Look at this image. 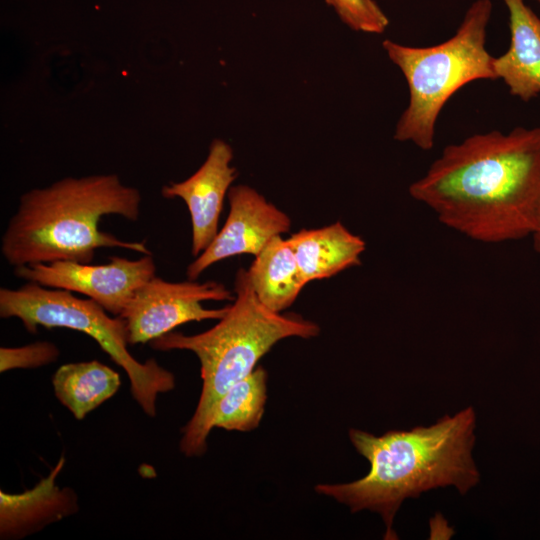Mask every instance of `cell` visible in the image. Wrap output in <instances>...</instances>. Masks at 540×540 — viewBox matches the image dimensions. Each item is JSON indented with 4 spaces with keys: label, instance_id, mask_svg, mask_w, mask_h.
<instances>
[{
    "label": "cell",
    "instance_id": "cell-11",
    "mask_svg": "<svg viewBox=\"0 0 540 540\" xmlns=\"http://www.w3.org/2000/svg\"><path fill=\"white\" fill-rule=\"evenodd\" d=\"M509 12L510 45L493 67L509 93L524 102L540 94V18L525 0H503Z\"/></svg>",
    "mask_w": 540,
    "mask_h": 540
},
{
    "label": "cell",
    "instance_id": "cell-4",
    "mask_svg": "<svg viewBox=\"0 0 540 540\" xmlns=\"http://www.w3.org/2000/svg\"><path fill=\"white\" fill-rule=\"evenodd\" d=\"M234 286L235 300L214 327L195 335L171 331L150 342L159 351H191L200 362V398L182 430L179 445L186 457H199L206 452L217 403L255 369L260 358L278 341L288 337L307 339L320 332L313 321L265 307L251 286L247 270L237 271Z\"/></svg>",
    "mask_w": 540,
    "mask_h": 540
},
{
    "label": "cell",
    "instance_id": "cell-12",
    "mask_svg": "<svg viewBox=\"0 0 540 540\" xmlns=\"http://www.w3.org/2000/svg\"><path fill=\"white\" fill-rule=\"evenodd\" d=\"M64 462L65 458L61 457L46 478L24 493L0 492L1 539L22 538L77 512L75 493L55 484Z\"/></svg>",
    "mask_w": 540,
    "mask_h": 540
},
{
    "label": "cell",
    "instance_id": "cell-13",
    "mask_svg": "<svg viewBox=\"0 0 540 540\" xmlns=\"http://www.w3.org/2000/svg\"><path fill=\"white\" fill-rule=\"evenodd\" d=\"M287 240L306 283L330 278L359 265L366 248L364 240L340 222L318 229H301Z\"/></svg>",
    "mask_w": 540,
    "mask_h": 540
},
{
    "label": "cell",
    "instance_id": "cell-8",
    "mask_svg": "<svg viewBox=\"0 0 540 540\" xmlns=\"http://www.w3.org/2000/svg\"><path fill=\"white\" fill-rule=\"evenodd\" d=\"M21 279L87 296L120 316L135 292L156 274L152 254L138 259L112 256L105 264L54 261L14 268Z\"/></svg>",
    "mask_w": 540,
    "mask_h": 540
},
{
    "label": "cell",
    "instance_id": "cell-2",
    "mask_svg": "<svg viewBox=\"0 0 540 540\" xmlns=\"http://www.w3.org/2000/svg\"><path fill=\"white\" fill-rule=\"evenodd\" d=\"M475 428V410L467 407L432 425L381 436L350 429L351 443L370 464L368 473L349 483L319 484L315 490L352 513L364 509L378 513L386 527L384 538L397 539L393 522L405 499L447 486L464 495L480 482L472 454Z\"/></svg>",
    "mask_w": 540,
    "mask_h": 540
},
{
    "label": "cell",
    "instance_id": "cell-6",
    "mask_svg": "<svg viewBox=\"0 0 540 540\" xmlns=\"http://www.w3.org/2000/svg\"><path fill=\"white\" fill-rule=\"evenodd\" d=\"M91 299H81L73 292L27 282L16 289H0L1 318H18L25 329L36 333L38 326L68 328L87 334L121 368L130 381L133 398L149 417L157 414L159 394L175 387L174 375L155 359L141 363L128 351L124 320L110 317Z\"/></svg>",
    "mask_w": 540,
    "mask_h": 540
},
{
    "label": "cell",
    "instance_id": "cell-15",
    "mask_svg": "<svg viewBox=\"0 0 540 540\" xmlns=\"http://www.w3.org/2000/svg\"><path fill=\"white\" fill-rule=\"evenodd\" d=\"M52 384L59 402L82 420L118 391L121 380L115 370L93 360L60 366Z\"/></svg>",
    "mask_w": 540,
    "mask_h": 540
},
{
    "label": "cell",
    "instance_id": "cell-14",
    "mask_svg": "<svg viewBox=\"0 0 540 540\" xmlns=\"http://www.w3.org/2000/svg\"><path fill=\"white\" fill-rule=\"evenodd\" d=\"M259 301L281 313L290 307L307 284L287 239L278 235L255 256L247 270Z\"/></svg>",
    "mask_w": 540,
    "mask_h": 540
},
{
    "label": "cell",
    "instance_id": "cell-16",
    "mask_svg": "<svg viewBox=\"0 0 540 540\" xmlns=\"http://www.w3.org/2000/svg\"><path fill=\"white\" fill-rule=\"evenodd\" d=\"M267 399V372L255 368L234 384L219 400L213 415V427L248 432L260 424Z\"/></svg>",
    "mask_w": 540,
    "mask_h": 540
},
{
    "label": "cell",
    "instance_id": "cell-17",
    "mask_svg": "<svg viewBox=\"0 0 540 540\" xmlns=\"http://www.w3.org/2000/svg\"><path fill=\"white\" fill-rule=\"evenodd\" d=\"M339 18L355 31L380 34L389 19L375 0H325Z\"/></svg>",
    "mask_w": 540,
    "mask_h": 540
},
{
    "label": "cell",
    "instance_id": "cell-20",
    "mask_svg": "<svg viewBox=\"0 0 540 540\" xmlns=\"http://www.w3.org/2000/svg\"><path fill=\"white\" fill-rule=\"evenodd\" d=\"M540 3V0H537Z\"/></svg>",
    "mask_w": 540,
    "mask_h": 540
},
{
    "label": "cell",
    "instance_id": "cell-10",
    "mask_svg": "<svg viewBox=\"0 0 540 540\" xmlns=\"http://www.w3.org/2000/svg\"><path fill=\"white\" fill-rule=\"evenodd\" d=\"M232 159L230 145L216 139L210 145L206 160L193 175L162 188L164 198H180L189 210L193 256L200 255L219 231L224 199L237 177L236 168L231 165Z\"/></svg>",
    "mask_w": 540,
    "mask_h": 540
},
{
    "label": "cell",
    "instance_id": "cell-3",
    "mask_svg": "<svg viewBox=\"0 0 540 540\" xmlns=\"http://www.w3.org/2000/svg\"><path fill=\"white\" fill-rule=\"evenodd\" d=\"M141 194L116 174L67 177L20 197L1 239L14 268L54 261L90 263L99 248L152 254L144 242L124 241L99 228L103 216L130 221L140 216Z\"/></svg>",
    "mask_w": 540,
    "mask_h": 540
},
{
    "label": "cell",
    "instance_id": "cell-19",
    "mask_svg": "<svg viewBox=\"0 0 540 540\" xmlns=\"http://www.w3.org/2000/svg\"><path fill=\"white\" fill-rule=\"evenodd\" d=\"M531 238L534 250L540 255V226Z\"/></svg>",
    "mask_w": 540,
    "mask_h": 540
},
{
    "label": "cell",
    "instance_id": "cell-5",
    "mask_svg": "<svg viewBox=\"0 0 540 540\" xmlns=\"http://www.w3.org/2000/svg\"><path fill=\"white\" fill-rule=\"evenodd\" d=\"M491 13V0H475L455 34L436 45L382 42L409 90V103L397 122L394 139L431 150L438 116L450 97L472 81L497 79L494 57L485 47Z\"/></svg>",
    "mask_w": 540,
    "mask_h": 540
},
{
    "label": "cell",
    "instance_id": "cell-7",
    "mask_svg": "<svg viewBox=\"0 0 540 540\" xmlns=\"http://www.w3.org/2000/svg\"><path fill=\"white\" fill-rule=\"evenodd\" d=\"M233 299L225 285L216 281L169 282L155 275L135 292L120 317L128 343L144 344L187 322L222 319L229 305L207 309L201 302Z\"/></svg>",
    "mask_w": 540,
    "mask_h": 540
},
{
    "label": "cell",
    "instance_id": "cell-9",
    "mask_svg": "<svg viewBox=\"0 0 540 540\" xmlns=\"http://www.w3.org/2000/svg\"><path fill=\"white\" fill-rule=\"evenodd\" d=\"M229 214L210 245L187 267L189 280H196L211 265L236 255L256 256L274 237L288 232V215L268 202L255 189L233 186L228 192Z\"/></svg>",
    "mask_w": 540,
    "mask_h": 540
},
{
    "label": "cell",
    "instance_id": "cell-1",
    "mask_svg": "<svg viewBox=\"0 0 540 540\" xmlns=\"http://www.w3.org/2000/svg\"><path fill=\"white\" fill-rule=\"evenodd\" d=\"M408 192L471 240L532 237L540 226V127L492 130L450 144Z\"/></svg>",
    "mask_w": 540,
    "mask_h": 540
},
{
    "label": "cell",
    "instance_id": "cell-18",
    "mask_svg": "<svg viewBox=\"0 0 540 540\" xmlns=\"http://www.w3.org/2000/svg\"><path fill=\"white\" fill-rule=\"evenodd\" d=\"M59 355L58 347L48 341H38L21 347H1L0 371L38 368L56 361Z\"/></svg>",
    "mask_w": 540,
    "mask_h": 540
}]
</instances>
